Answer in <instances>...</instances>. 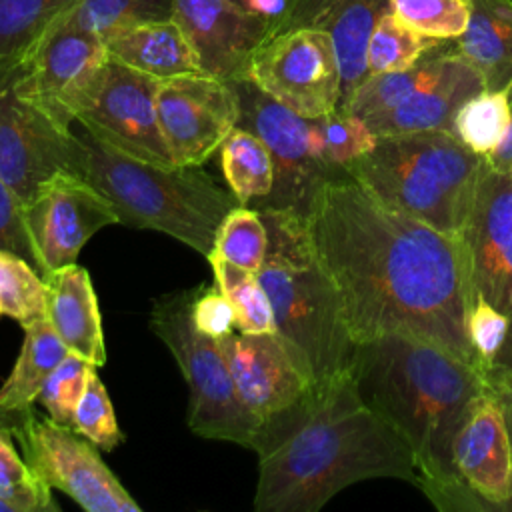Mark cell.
Wrapping results in <instances>:
<instances>
[{"instance_id": "cell-1", "label": "cell", "mask_w": 512, "mask_h": 512, "mask_svg": "<svg viewBox=\"0 0 512 512\" xmlns=\"http://www.w3.org/2000/svg\"><path fill=\"white\" fill-rule=\"evenodd\" d=\"M304 220L354 344L408 334L482 368L468 338L474 286L458 234L386 206L350 174L324 180Z\"/></svg>"}, {"instance_id": "cell-2", "label": "cell", "mask_w": 512, "mask_h": 512, "mask_svg": "<svg viewBox=\"0 0 512 512\" xmlns=\"http://www.w3.org/2000/svg\"><path fill=\"white\" fill-rule=\"evenodd\" d=\"M254 450L256 512H316L346 486L370 478L418 486L408 442L362 400L354 364L266 420Z\"/></svg>"}, {"instance_id": "cell-3", "label": "cell", "mask_w": 512, "mask_h": 512, "mask_svg": "<svg viewBox=\"0 0 512 512\" xmlns=\"http://www.w3.org/2000/svg\"><path fill=\"white\" fill-rule=\"evenodd\" d=\"M362 400L408 442L418 488L440 510H488L460 478L454 440L474 402L490 388L486 372L450 350L408 334L356 344Z\"/></svg>"}, {"instance_id": "cell-4", "label": "cell", "mask_w": 512, "mask_h": 512, "mask_svg": "<svg viewBox=\"0 0 512 512\" xmlns=\"http://www.w3.org/2000/svg\"><path fill=\"white\" fill-rule=\"evenodd\" d=\"M256 210L268 230L266 256L256 276L272 304L276 334L318 384L354 364L356 344L340 298L312 248L304 214L288 208Z\"/></svg>"}, {"instance_id": "cell-5", "label": "cell", "mask_w": 512, "mask_h": 512, "mask_svg": "<svg viewBox=\"0 0 512 512\" xmlns=\"http://www.w3.org/2000/svg\"><path fill=\"white\" fill-rule=\"evenodd\" d=\"M82 176L112 204L118 224L164 232L208 258L226 214L238 206L200 166H158L118 152L86 130Z\"/></svg>"}, {"instance_id": "cell-6", "label": "cell", "mask_w": 512, "mask_h": 512, "mask_svg": "<svg viewBox=\"0 0 512 512\" xmlns=\"http://www.w3.org/2000/svg\"><path fill=\"white\" fill-rule=\"evenodd\" d=\"M482 166L450 130H426L376 136L346 174L386 206L460 236Z\"/></svg>"}, {"instance_id": "cell-7", "label": "cell", "mask_w": 512, "mask_h": 512, "mask_svg": "<svg viewBox=\"0 0 512 512\" xmlns=\"http://www.w3.org/2000/svg\"><path fill=\"white\" fill-rule=\"evenodd\" d=\"M196 294L198 288H192L156 298L150 326L172 352L188 384V428L196 436L254 450L262 422L240 402L220 342L194 326Z\"/></svg>"}, {"instance_id": "cell-8", "label": "cell", "mask_w": 512, "mask_h": 512, "mask_svg": "<svg viewBox=\"0 0 512 512\" xmlns=\"http://www.w3.org/2000/svg\"><path fill=\"white\" fill-rule=\"evenodd\" d=\"M18 60L0 66V176L24 206L56 174L82 176V140L18 90Z\"/></svg>"}, {"instance_id": "cell-9", "label": "cell", "mask_w": 512, "mask_h": 512, "mask_svg": "<svg viewBox=\"0 0 512 512\" xmlns=\"http://www.w3.org/2000/svg\"><path fill=\"white\" fill-rule=\"evenodd\" d=\"M12 434L38 478L86 512H140V504L104 464L94 444L74 428L50 416L38 418L30 406L22 410Z\"/></svg>"}, {"instance_id": "cell-10", "label": "cell", "mask_w": 512, "mask_h": 512, "mask_svg": "<svg viewBox=\"0 0 512 512\" xmlns=\"http://www.w3.org/2000/svg\"><path fill=\"white\" fill-rule=\"evenodd\" d=\"M240 102L238 124L266 144L274 164L272 192L248 206L252 208H288L306 212L318 186L334 178L316 154L312 138V120L296 114L284 104L262 92L250 78L232 82ZM340 176V174H338Z\"/></svg>"}, {"instance_id": "cell-11", "label": "cell", "mask_w": 512, "mask_h": 512, "mask_svg": "<svg viewBox=\"0 0 512 512\" xmlns=\"http://www.w3.org/2000/svg\"><path fill=\"white\" fill-rule=\"evenodd\" d=\"M246 78L306 118H322L340 108V64L322 30L292 28L268 36L254 52Z\"/></svg>"}, {"instance_id": "cell-12", "label": "cell", "mask_w": 512, "mask_h": 512, "mask_svg": "<svg viewBox=\"0 0 512 512\" xmlns=\"http://www.w3.org/2000/svg\"><path fill=\"white\" fill-rule=\"evenodd\" d=\"M110 54L100 36L52 22L18 60V90L58 126L72 130Z\"/></svg>"}, {"instance_id": "cell-13", "label": "cell", "mask_w": 512, "mask_h": 512, "mask_svg": "<svg viewBox=\"0 0 512 512\" xmlns=\"http://www.w3.org/2000/svg\"><path fill=\"white\" fill-rule=\"evenodd\" d=\"M158 78L108 58L76 122L100 142L132 158L174 166L158 122Z\"/></svg>"}, {"instance_id": "cell-14", "label": "cell", "mask_w": 512, "mask_h": 512, "mask_svg": "<svg viewBox=\"0 0 512 512\" xmlns=\"http://www.w3.org/2000/svg\"><path fill=\"white\" fill-rule=\"evenodd\" d=\"M156 106L174 166H202L240 116L234 84L202 72L160 80Z\"/></svg>"}, {"instance_id": "cell-15", "label": "cell", "mask_w": 512, "mask_h": 512, "mask_svg": "<svg viewBox=\"0 0 512 512\" xmlns=\"http://www.w3.org/2000/svg\"><path fill=\"white\" fill-rule=\"evenodd\" d=\"M38 272L76 264L82 246L104 226L118 224L112 204L82 176L60 172L22 206Z\"/></svg>"}, {"instance_id": "cell-16", "label": "cell", "mask_w": 512, "mask_h": 512, "mask_svg": "<svg viewBox=\"0 0 512 512\" xmlns=\"http://www.w3.org/2000/svg\"><path fill=\"white\" fill-rule=\"evenodd\" d=\"M460 238L474 298L482 296L506 312L512 296V174L498 172L484 160Z\"/></svg>"}, {"instance_id": "cell-17", "label": "cell", "mask_w": 512, "mask_h": 512, "mask_svg": "<svg viewBox=\"0 0 512 512\" xmlns=\"http://www.w3.org/2000/svg\"><path fill=\"white\" fill-rule=\"evenodd\" d=\"M172 18L192 46L200 72L228 82L246 78L254 52L272 36L268 20L232 0H174Z\"/></svg>"}, {"instance_id": "cell-18", "label": "cell", "mask_w": 512, "mask_h": 512, "mask_svg": "<svg viewBox=\"0 0 512 512\" xmlns=\"http://www.w3.org/2000/svg\"><path fill=\"white\" fill-rule=\"evenodd\" d=\"M218 342L240 402L262 424L294 406L312 388L310 376L276 332H232Z\"/></svg>"}, {"instance_id": "cell-19", "label": "cell", "mask_w": 512, "mask_h": 512, "mask_svg": "<svg viewBox=\"0 0 512 512\" xmlns=\"http://www.w3.org/2000/svg\"><path fill=\"white\" fill-rule=\"evenodd\" d=\"M388 10L390 0H288L274 34L314 28L330 36L340 64V108H344L354 90L368 78V42L374 26Z\"/></svg>"}, {"instance_id": "cell-20", "label": "cell", "mask_w": 512, "mask_h": 512, "mask_svg": "<svg viewBox=\"0 0 512 512\" xmlns=\"http://www.w3.org/2000/svg\"><path fill=\"white\" fill-rule=\"evenodd\" d=\"M454 464L488 510H504L512 488V442L502 406L490 388L474 402L456 434Z\"/></svg>"}, {"instance_id": "cell-21", "label": "cell", "mask_w": 512, "mask_h": 512, "mask_svg": "<svg viewBox=\"0 0 512 512\" xmlns=\"http://www.w3.org/2000/svg\"><path fill=\"white\" fill-rule=\"evenodd\" d=\"M480 90H484L480 74L460 56L454 40H450L436 74L392 110L366 120V124L376 136L426 130L452 132L456 110Z\"/></svg>"}, {"instance_id": "cell-22", "label": "cell", "mask_w": 512, "mask_h": 512, "mask_svg": "<svg viewBox=\"0 0 512 512\" xmlns=\"http://www.w3.org/2000/svg\"><path fill=\"white\" fill-rule=\"evenodd\" d=\"M44 280L48 286L46 320L70 352L102 368L106 344L90 274L82 266L70 264L44 274Z\"/></svg>"}, {"instance_id": "cell-23", "label": "cell", "mask_w": 512, "mask_h": 512, "mask_svg": "<svg viewBox=\"0 0 512 512\" xmlns=\"http://www.w3.org/2000/svg\"><path fill=\"white\" fill-rule=\"evenodd\" d=\"M104 44L110 58L158 80L200 72L194 50L174 18L120 28L108 34Z\"/></svg>"}, {"instance_id": "cell-24", "label": "cell", "mask_w": 512, "mask_h": 512, "mask_svg": "<svg viewBox=\"0 0 512 512\" xmlns=\"http://www.w3.org/2000/svg\"><path fill=\"white\" fill-rule=\"evenodd\" d=\"M454 44L486 90L512 92V0H470L468 26Z\"/></svg>"}, {"instance_id": "cell-25", "label": "cell", "mask_w": 512, "mask_h": 512, "mask_svg": "<svg viewBox=\"0 0 512 512\" xmlns=\"http://www.w3.org/2000/svg\"><path fill=\"white\" fill-rule=\"evenodd\" d=\"M24 342L10 376L0 386V408L24 410L38 398L44 382L70 354L46 316L22 326Z\"/></svg>"}, {"instance_id": "cell-26", "label": "cell", "mask_w": 512, "mask_h": 512, "mask_svg": "<svg viewBox=\"0 0 512 512\" xmlns=\"http://www.w3.org/2000/svg\"><path fill=\"white\" fill-rule=\"evenodd\" d=\"M222 172L238 204L266 198L274 186V164L270 150L254 132L236 126L220 144Z\"/></svg>"}, {"instance_id": "cell-27", "label": "cell", "mask_w": 512, "mask_h": 512, "mask_svg": "<svg viewBox=\"0 0 512 512\" xmlns=\"http://www.w3.org/2000/svg\"><path fill=\"white\" fill-rule=\"evenodd\" d=\"M174 0H76L56 22L100 36L102 40L126 26L168 20Z\"/></svg>"}, {"instance_id": "cell-28", "label": "cell", "mask_w": 512, "mask_h": 512, "mask_svg": "<svg viewBox=\"0 0 512 512\" xmlns=\"http://www.w3.org/2000/svg\"><path fill=\"white\" fill-rule=\"evenodd\" d=\"M208 262L214 270L216 286L222 290V294L228 298L234 310V322L238 332H244V334L276 332L272 304L256 272L234 266L216 254H212Z\"/></svg>"}, {"instance_id": "cell-29", "label": "cell", "mask_w": 512, "mask_h": 512, "mask_svg": "<svg viewBox=\"0 0 512 512\" xmlns=\"http://www.w3.org/2000/svg\"><path fill=\"white\" fill-rule=\"evenodd\" d=\"M510 122V90H480L470 96L452 122V134L472 152L488 156L504 138Z\"/></svg>"}, {"instance_id": "cell-30", "label": "cell", "mask_w": 512, "mask_h": 512, "mask_svg": "<svg viewBox=\"0 0 512 512\" xmlns=\"http://www.w3.org/2000/svg\"><path fill=\"white\" fill-rule=\"evenodd\" d=\"M76 0H0V66L22 58Z\"/></svg>"}, {"instance_id": "cell-31", "label": "cell", "mask_w": 512, "mask_h": 512, "mask_svg": "<svg viewBox=\"0 0 512 512\" xmlns=\"http://www.w3.org/2000/svg\"><path fill=\"white\" fill-rule=\"evenodd\" d=\"M312 138L318 158L336 176L346 174V166L366 154L376 142V134L362 118L342 110L314 118Z\"/></svg>"}, {"instance_id": "cell-32", "label": "cell", "mask_w": 512, "mask_h": 512, "mask_svg": "<svg viewBox=\"0 0 512 512\" xmlns=\"http://www.w3.org/2000/svg\"><path fill=\"white\" fill-rule=\"evenodd\" d=\"M440 42L444 40H434L412 30L388 10L374 26L368 42V50H366L368 76L408 70L430 48H434Z\"/></svg>"}, {"instance_id": "cell-33", "label": "cell", "mask_w": 512, "mask_h": 512, "mask_svg": "<svg viewBox=\"0 0 512 512\" xmlns=\"http://www.w3.org/2000/svg\"><path fill=\"white\" fill-rule=\"evenodd\" d=\"M44 276L22 256L0 250V312L26 326L46 316Z\"/></svg>"}, {"instance_id": "cell-34", "label": "cell", "mask_w": 512, "mask_h": 512, "mask_svg": "<svg viewBox=\"0 0 512 512\" xmlns=\"http://www.w3.org/2000/svg\"><path fill=\"white\" fill-rule=\"evenodd\" d=\"M0 500L14 512L58 510L48 488L32 466L20 458L14 446V434L0 426Z\"/></svg>"}, {"instance_id": "cell-35", "label": "cell", "mask_w": 512, "mask_h": 512, "mask_svg": "<svg viewBox=\"0 0 512 512\" xmlns=\"http://www.w3.org/2000/svg\"><path fill=\"white\" fill-rule=\"evenodd\" d=\"M266 246L268 230L260 212L252 206L238 204L222 220L212 254L244 270L258 272L266 256Z\"/></svg>"}, {"instance_id": "cell-36", "label": "cell", "mask_w": 512, "mask_h": 512, "mask_svg": "<svg viewBox=\"0 0 512 512\" xmlns=\"http://www.w3.org/2000/svg\"><path fill=\"white\" fill-rule=\"evenodd\" d=\"M390 12L434 40H456L468 26L470 0H390Z\"/></svg>"}, {"instance_id": "cell-37", "label": "cell", "mask_w": 512, "mask_h": 512, "mask_svg": "<svg viewBox=\"0 0 512 512\" xmlns=\"http://www.w3.org/2000/svg\"><path fill=\"white\" fill-rule=\"evenodd\" d=\"M94 368L96 366L92 362L70 352L48 376L36 400L44 406L54 422L70 428L74 426L76 406L86 390L88 376Z\"/></svg>"}, {"instance_id": "cell-38", "label": "cell", "mask_w": 512, "mask_h": 512, "mask_svg": "<svg viewBox=\"0 0 512 512\" xmlns=\"http://www.w3.org/2000/svg\"><path fill=\"white\" fill-rule=\"evenodd\" d=\"M72 428L100 450H112L122 442L108 390L96 374V368L88 376L86 390L76 406Z\"/></svg>"}, {"instance_id": "cell-39", "label": "cell", "mask_w": 512, "mask_h": 512, "mask_svg": "<svg viewBox=\"0 0 512 512\" xmlns=\"http://www.w3.org/2000/svg\"><path fill=\"white\" fill-rule=\"evenodd\" d=\"M508 332V316L496 306H492L486 298L476 296L468 312V338L480 358L484 372L496 364L500 352L506 346Z\"/></svg>"}, {"instance_id": "cell-40", "label": "cell", "mask_w": 512, "mask_h": 512, "mask_svg": "<svg viewBox=\"0 0 512 512\" xmlns=\"http://www.w3.org/2000/svg\"><path fill=\"white\" fill-rule=\"evenodd\" d=\"M0 250L22 256L38 270L36 254L24 224L22 202L2 176H0Z\"/></svg>"}, {"instance_id": "cell-41", "label": "cell", "mask_w": 512, "mask_h": 512, "mask_svg": "<svg viewBox=\"0 0 512 512\" xmlns=\"http://www.w3.org/2000/svg\"><path fill=\"white\" fill-rule=\"evenodd\" d=\"M192 320L202 334L216 340L232 334L236 326L234 310L218 286H198V294L192 304Z\"/></svg>"}, {"instance_id": "cell-42", "label": "cell", "mask_w": 512, "mask_h": 512, "mask_svg": "<svg viewBox=\"0 0 512 512\" xmlns=\"http://www.w3.org/2000/svg\"><path fill=\"white\" fill-rule=\"evenodd\" d=\"M486 378L492 394L502 406L510 442H512V370H486Z\"/></svg>"}, {"instance_id": "cell-43", "label": "cell", "mask_w": 512, "mask_h": 512, "mask_svg": "<svg viewBox=\"0 0 512 512\" xmlns=\"http://www.w3.org/2000/svg\"><path fill=\"white\" fill-rule=\"evenodd\" d=\"M232 2L238 4L240 8H244L246 12L268 20L272 26V34L288 6V0H232Z\"/></svg>"}, {"instance_id": "cell-44", "label": "cell", "mask_w": 512, "mask_h": 512, "mask_svg": "<svg viewBox=\"0 0 512 512\" xmlns=\"http://www.w3.org/2000/svg\"><path fill=\"white\" fill-rule=\"evenodd\" d=\"M486 164L498 172L504 174H512V92H510V122H508V130L502 138V142L488 154L484 156Z\"/></svg>"}, {"instance_id": "cell-45", "label": "cell", "mask_w": 512, "mask_h": 512, "mask_svg": "<svg viewBox=\"0 0 512 512\" xmlns=\"http://www.w3.org/2000/svg\"><path fill=\"white\" fill-rule=\"evenodd\" d=\"M22 410H8V408H0V426L8 428L10 432H14L18 420H20Z\"/></svg>"}, {"instance_id": "cell-46", "label": "cell", "mask_w": 512, "mask_h": 512, "mask_svg": "<svg viewBox=\"0 0 512 512\" xmlns=\"http://www.w3.org/2000/svg\"><path fill=\"white\" fill-rule=\"evenodd\" d=\"M0 512H14V510L4 500H0Z\"/></svg>"}, {"instance_id": "cell-47", "label": "cell", "mask_w": 512, "mask_h": 512, "mask_svg": "<svg viewBox=\"0 0 512 512\" xmlns=\"http://www.w3.org/2000/svg\"><path fill=\"white\" fill-rule=\"evenodd\" d=\"M0 316H2V312H0Z\"/></svg>"}]
</instances>
